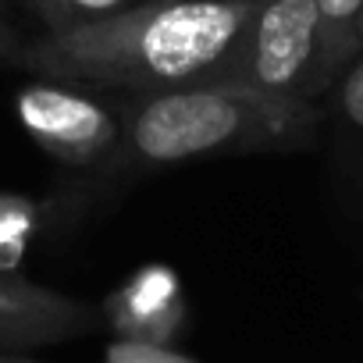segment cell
Segmentation results:
<instances>
[{"label":"cell","instance_id":"6da1fadb","mask_svg":"<svg viewBox=\"0 0 363 363\" xmlns=\"http://www.w3.org/2000/svg\"><path fill=\"white\" fill-rule=\"evenodd\" d=\"M253 4L235 0H139L135 8L50 29L26 43L18 65L54 82L164 93L193 86L239 36Z\"/></svg>","mask_w":363,"mask_h":363},{"label":"cell","instance_id":"7a4b0ae2","mask_svg":"<svg viewBox=\"0 0 363 363\" xmlns=\"http://www.w3.org/2000/svg\"><path fill=\"white\" fill-rule=\"evenodd\" d=\"M317 128L320 111L313 100H278L228 86H182L143 93V100L128 107L125 153L139 167H164L214 153L306 146Z\"/></svg>","mask_w":363,"mask_h":363},{"label":"cell","instance_id":"3957f363","mask_svg":"<svg viewBox=\"0 0 363 363\" xmlns=\"http://www.w3.org/2000/svg\"><path fill=\"white\" fill-rule=\"evenodd\" d=\"M253 89L278 100H317L320 26L313 0H257L228 50L193 82Z\"/></svg>","mask_w":363,"mask_h":363},{"label":"cell","instance_id":"277c9868","mask_svg":"<svg viewBox=\"0 0 363 363\" xmlns=\"http://www.w3.org/2000/svg\"><path fill=\"white\" fill-rule=\"evenodd\" d=\"M18 118L47 153L75 167L111 157L121 143L118 118L107 107L57 82L26 86L18 93Z\"/></svg>","mask_w":363,"mask_h":363},{"label":"cell","instance_id":"5b68a950","mask_svg":"<svg viewBox=\"0 0 363 363\" xmlns=\"http://www.w3.org/2000/svg\"><path fill=\"white\" fill-rule=\"evenodd\" d=\"M89 324V310L0 271V345H33Z\"/></svg>","mask_w":363,"mask_h":363},{"label":"cell","instance_id":"8992f818","mask_svg":"<svg viewBox=\"0 0 363 363\" xmlns=\"http://www.w3.org/2000/svg\"><path fill=\"white\" fill-rule=\"evenodd\" d=\"M111 324L125 342H150L164 345L178 320H182V303H178V281L164 267H150L135 274L111 303Z\"/></svg>","mask_w":363,"mask_h":363},{"label":"cell","instance_id":"52a82bcc","mask_svg":"<svg viewBox=\"0 0 363 363\" xmlns=\"http://www.w3.org/2000/svg\"><path fill=\"white\" fill-rule=\"evenodd\" d=\"M320 26V82L324 93L338 79V72L363 50V0H313Z\"/></svg>","mask_w":363,"mask_h":363},{"label":"cell","instance_id":"ba28073f","mask_svg":"<svg viewBox=\"0 0 363 363\" xmlns=\"http://www.w3.org/2000/svg\"><path fill=\"white\" fill-rule=\"evenodd\" d=\"M335 118L349 143H363V54H356L331 82Z\"/></svg>","mask_w":363,"mask_h":363},{"label":"cell","instance_id":"9c48e42d","mask_svg":"<svg viewBox=\"0 0 363 363\" xmlns=\"http://www.w3.org/2000/svg\"><path fill=\"white\" fill-rule=\"evenodd\" d=\"M107 363H193L186 356H178L164 345H150V342H118L107 349Z\"/></svg>","mask_w":363,"mask_h":363},{"label":"cell","instance_id":"30bf717a","mask_svg":"<svg viewBox=\"0 0 363 363\" xmlns=\"http://www.w3.org/2000/svg\"><path fill=\"white\" fill-rule=\"evenodd\" d=\"M68 26L75 22H93V18H107V15H118V11H128L135 8L139 0H57Z\"/></svg>","mask_w":363,"mask_h":363},{"label":"cell","instance_id":"8fae6325","mask_svg":"<svg viewBox=\"0 0 363 363\" xmlns=\"http://www.w3.org/2000/svg\"><path fill=\"white\" fill-rule=\"evenodd\" d=\"M26 4L47 22V29H65V26H68V18H65V11H61L57 0H26Z\"/></svg>","mask_w":363,"mask_h":363},{"label":"cell","instance_id":"7c38bea8","mask_svg":"<svg viewBox=\"0 0 363 363\" xmlns=\"http://www.w3.org/2000/svg\"><path fill=\"white\" fill-rule=\"evenodd\" d=\"M18 54H22V43L15 40V33L0 22V61H8V57H15L18 61Z\"/></svg>","mask_w":363,"mask_h":363},{"label":"cell","instance_id":"4fadbf2b","mask_svg":"<svg viewBox=\"0 0 363 363\" xmlns=\"http://www.w3.org/2000/svg\"><path fill=\"white\" fill-rule=\"evenodd\" d=\"M235 4H257V0H235Z\"/></svg>","mask_w":363,"mask_h":363},{"label":"cell","instance_id":"5bb4252c","mask_svg":"<svg viewBox=\"0 0 363 363\" xmlns=\"http://www.w3.org/2000/svg\"><path fill=\"white\" fill-rule=\"evenodd\" d=\"M359 40H363V26H359Z\"/></svg>","mask_w":363,"mask_h":363}]
</instances>
